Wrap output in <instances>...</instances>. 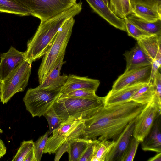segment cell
Returning a JSON list of instances; mask_svg holds the SVG:
<instances>
[{
	"mask_svg": "<svg viewBox=\"0 0 161 161\" xmlns=\"http://www.w3.org/2000/svg\"><path fill=\"white\" fill-rule=\"evenodd\" d=\"M146 104L130 101L103 106L92 117L84 120L82 138L115 141Z\"/></svg>",
	"mask_w": 161,
	"mask_h": 161,
	"instance_id": "cell-1",
	"label": "cell"
},
{
	"mask_svg": "<svg viewBox=\"0 0 161 161\" xmlns=\"http://www.w3.org/2000/svg\"><path fill=\"white\" fill-rule=\"evenodd\" d=\"M82 4L81 2L77 3L68 9L41 22L35 34L27 42L25 59L32 63L43 57L64 24L81 11Z\"/></svg>",
	"mask_w": 161,
	"mask_h": 161,
	"instance_id": "cell-2",
	"label": "cell"
},
{
	"mask_svg": "<svg viewBox=\"0 0 161 161\" xmlns=\"http://www.w3.org/2000/svg\"><path fill=\"white\" fill-rule=\"evenodd\" d=\"M105 97L86 98L59 93L52 106L63 121L67 119L86 120L104 106Z\"/></svg>",
	"mask_w": 161,
	"mask_h": 161,
	"instance_id": "cell-3",
	"label": "cell"
},
{
	"mask_svg": "<svg viewBox=\"0 0 161 161\" xmlns=\"http://www.w3.org/2000/svg\"><path fill=\"white\" fill-rule=\"evenodd\" d=\"M75 21L74 17H72L68 19L64 24L43 56L38 71L40 84L43 81L61 59L64 57Z\"/></svg>",
	"mask_w": 161,
	"mask_h": 161,
	"instance_id": "cell-4",
	"label": "cell"
},
{
	"mask_svg": "<svg viewBox=\"0 0 161 161\" xmlns=\"http://www.w3.org/2000/svg\"><path fill=\"white\" fill-rule=\"evenodd\" d=\"M27 10L30 15L44 21L68 9L76 0H12Z\"/></svg>",
	"mask_w": 161,
	"mask_h": 161,
	"instance_id": "cell-5",
	"label": "cell"
},
{
	"mask_svg": "<svg viewBox=\"0 0 161 161\" xmlns=\"http://www.w3.org/2000/svg\"><path fill=\"white\" fill-rule=\"evenodd\" d=\"M32 64L25 59L2 81L0 99L3 104L6 103L17 93L25 90L28 85Z\"/></svg>",
	"mask_w": 161,
	"mask_h": 161,
	"instance_id": "cell-6",
	"label": "cell"
},
{
	"mask_svg": "<svg viewBox=\"0 0 161 161\" xmlns=\"http://www.w3.org/2000/svg\"><path fill=\"white\" fill-rule=\"evenodd\" d=\"M82 119H68L63 121L59 127L48 137L43 153H55L58 149L66 140L82 138L84 127Z\"/></svg>",
	"mask_w": 161,
	"mask_h": 161,
	"instance_id": "cell-7",
	"label": "cell"
},
{
	"mask_svg": "<svg viewBox=\"0 0 161 161\" xmlns=\"http://www.w3.org/2000/svg\"><path fill=\"white\" fill-rule=\"evenodd\" d=\"M60 92L29 88L23 98L26 109L32 117H40L52 106Z\"/></svg>",
	"mask_w": 161,
	"mask_h": 161,
	"instance_id": "cell-8",
	"label": "cell"
},
{
	"mask_svg": "<svg viewBox=\"0 0 161 161\" xmlns=\"http://www.w3.org/2000/svg\"><path fill=\"white\" fill-rule=\"evenodd\" d=\"M160 110L154 102L147 104L135 119L132 136L142 142L150 132Z\"/></svg>",
	"mask_w": 161,
	"mask_h": 161,
	"instance_id": "cell-9",
	"label": "cell"
},
{
	"mask_svg": "<svg viewBox=\"0 0 161 161\" xmlns=\"http://www.w3.org/2000/svg\"><path fill=\"white\" fill-rule=\"evenodd\" d=\"M152 64L124 72L114 82L111 90L114 91L136 84L149 83Z\"/></svg>",
	"mask_w": 161,
	"mask_h": 161,
	"instance_id": "cell-10",
	"label": "cell"
},
{
	"mask_svg": "<svg viewBox=\"0 0 161 161\" xmlns=\"http://www.w3.org/2000/svg\"><path fill=\"white\" fill-rule=\"evenodd\" d=\"M135 119L128 124L115 140L105 161H121L133 135Z\"/></svg>",
	"mask_w": 161,
	"mask_h": 161,
	"instance_id": "cell-11",
	"label": "cell"
},
{
	"mask_svg": "<svg viewBox=\"0 0 161 161\" xmlns=\"http://www.w3.org/2000/svg\"><path fill=\"white\" fill-rule=\"evenodd\" d=\"M25 59V52L11 46L8 51L0 56V79L2 81L20 63Z\"/></svg>",
	"mask_w": 161,
	"mask_h": 161,
	"instance_id": "cell-12",
	"label": "cell"
},
{
	"mask_svg": "<svg viewBox=\"0 0 161 161\" xmlns=\"http://www.w3.org/2000/svg\"><path fill=\"white\" fill-rule=\"evenodd\" d=\"M97 79L70 74L62 87L60 93L66 94L74 90L85 89L96 92L100 85Z\"/></svg>",
	"mask_w": 161,
	"mask_h": 161,
	"instance_id": "cell-13",
	"label": "cell"
},
{
	"mask_svg": "<svg viewBox=\"0 0 161 161\" xmlns=\"http://www.w3.org/2000/svg\"><path fill=\"white\" fill-rule=\"evenodd\" d=\"M93 11L111 25L126 32L124 19L117 16L103 0H86Z\"/></svg>",
	"mask_w": 161,
	"mask_h": 161,
	"instance_id": "cell-14",
	"label": "cell"
},
{
	"mask_svg": "<svg viewBox=\"0 0 161 161\" xmlns=\"http://www.w3.org/2000/svg\"><path fill=\"white\" fill-rule=\"evenodd\" d=\"M64 58H63L61 59L58 64L50 72L43 81L36 87L37 88L60 92L68 76L66 75H60V71L64 63Z\"/></svg>",
	"mask_w": 161,
	"mask_h": 161,
	"instance_id": "cell-15",
	"label": "cell"
},
{
	"mask_svg": "<svg viewBox=\"0 0 161 161\" xmlns=\"http://www.w3.org/2000/svg\"><path fill=\"white\" fill-rule=\"evenodd\" d=\"M123 55L126 63L125 72L151 65L153 61L137 43L130 50L125 51Z\"/></svg>",
	"mask_w": 161,
	"mask_h": 161,
	"instance_id": "cell-16",
	"label": "cell"
},
{
	"mask_svg": "<svg viewBox=\"0 0 161 161\" xmlns=\"http://www.w3.org/2000/svg\"><path fill=\"white\" fill-rule=\"evenodd\" d=\"M141 142L144 151L161 152V114L158 116L150 132Z\"/></svg>",
	"mask_w": 161,
	"mask_h": 161,
	"instance_id": "cell-17",
	"label": "cell"
},
{
	"mask_svg": "<svg viewBox=\"0 0 161 161\" xmlns=\"http://www.w3.org/2000/svg\"><path fill=\"white\" fill-rule=\"evenodd\" d=\"M145 84L128 86L119 90L109 91L105 97L104 106H108L129 101L136 92Z\"/></svg>",
	"mask_w": 161,
	"mask_h": 161,
	"instance_id": "cell-18",
	"label": "cell"
},
{
	"mask_svg": "<svg viewBox=\"0 0 161 161\" xmlns=\"http://www.w3.org/2000/svg\"><path fill=\"white\" fill-rule=\"evenodd\" d=\"M137 41L146 54L153 61L155 60L158 53L161 52V35H151Z\"/></svg>",
	"mask_w": 161,
	"mask_h": 161,
	"instance_id": "cell-19",
	"label": "cell"
},
{
	"mask_svg": "<svg viewBox=\"0 0 161 161\" xmlns=\"http://www.w3.org/2000/svg\"><path fill=\"white\" fill-rule=\"evenodd\" d=\"M127 18L134 25L149 34L161 35V19L150 22L137 17L132 13Z\"/></svg>",
	"mask_w": 161,
	"mask_h": 161,
	"instance_id": "cell-20",
	"label": "cell"
},
{
	"mask_svg": "<svg viewBox=\"0 0 161 161\" xmlns=\"http://www.w3.org/2000/svg\"><path fill=\"white\" fill-rule=\"evenodd\" d=\"M91 139L82 138L70 140L68 151L69 161H79Z\"/></svg>",
	"mask_w": 161,
	"mask_h": 161,
	"instance_id": "cell-21",
	"label": "cell"
},
{
	"mask_svg": "<svg viewBox=\"0 0 161 161\" xmlns=\"http://www.w3.org/2000/svg\"><path fill=\"white\" fill-rule=\"evenodd\" d=\"M132 13L137 17L150 22L161 19V10L142 4L135 5L132 8Z\"/></svg>",
	"mask_w": 161,
	"mask_h": 161,
	"instance_id": "cell-22",
	"label": "cell"
},
{
	"mask_svg": "<svg viewBox=\"0 0 161 161\" xmlns=\"http://www.w3.org/2000/svg\"><path fill=\"white\" fill-rule=\"evenodd\" d=\"M153 84L149 83L144 84L134 95L129 101H132L142 104L153 102L155 96Z\"/></svg>",
	"mask_w": 161,
	"mask_h": 161,
	"instance_id": "cell-23",
	"label": "cell"
},
{
	"mask_svg": "<svg viewBox=\"0 0 161 161\" xmlns=\"http://www.w3.org/2000/svg\"><path fill=\"white\" fill-rule=\"evenodd\" d=\"M115 142L114 140L100 141L98 140L90 161H105Z\"/></svg>",
	"mask_w": 161,
	"mask_h": 161,
	"instance_id": "cell-24",
	"label": "cell"
},
{
	"mask_svg": "<svg viewBox=\"0 0 161 161\" xmlns=\"http://www.w3.org/2000/svg\"><path fill=\"white\" fill-rule=\"evenodd\" d=\"M109 7L118 17L124 19L132 13L129 0H110Z\"/></svg>",
	"mask_w": 161,
	"mask_h": 161,
	"instance_id": "cell-25",
	"label": "cell"
},
{
	"mask_svg": "<svg viewBox=\"0 0 161 161\" xmlns=\"http://www.w3.org/2000/svg\"><path fill=\"white\" fill-rule=\"evenodd\" d=\"M0 12L20 16L30 15L29 12L12 0H0Z\"/></svg>",
	"mask_w": 161,
	"mask_h": 161,
	"instance_id": "cell-26",
	"label": "cell"
},
{
	"mask_svg": "<svg viewBox=\"0 0 161 161\" xmlns=\"http://www.w3.org/2000/svg\"><path fill=\"white\" fill-rule=\"evenodd\" d=\"M43 116L46 118L48 122L49 134L58 128L63 121L52 106L44 113Z\"/></svg>",
	"mask_w": 161,
	"mask_h": 161,
	"instance_id": "cell-27",
	"label": "cell"
},
{
	"mask_svg": "<svg viewBox=\"0 0 161 161\" xmlns=\"http://www.w3.org/2000/svg\"><path fill=\"white\" fill-rule=\"evenodd\" d=\"M124 19L126 32L129 36L133 37L137 41L141 38L151 35L134 25L128 19L127 17Z\"/></svg>",
	"mask_w": 161,
	"mask_h": 161,
	"instance_id": "cell-28",
	"label": "cell"
},
{
	"mask_svg": "<svg viewBox=\"0 0 161 161\" xmlns=\"http://www.w3.org/2000/svg\"><path fill=\"white\" fill-rule=\"evenodd\" d=\"M34 145V142L32 140L23 141L12 161H24Z\"/></svg>",
	"mask_w": 161,
	"mask_h": 161,
	"instance_id": "cell-29",
	"label": "cell"
},
{
	"mask_svg": "<svg viewBox=\"0 0 161 161\" xmlns=\"http://www.w3.org/2000/svg\"><path fill=\"white\" fill-rule=\"evenodd\" d=\"M49 134V130L34 142L36 157L37 161H40L43 154Z\"/></svg>",
	"mask_w": 161,
	"mask_h": 161,
	"instance_id": "cell-30",
	"label": "cell"
},
{
	"mask_svg": "<svg viewBox=\"0 0 161 161\" xmlns=\"http://www.w3.org/2000/svg\"><path fill=\"white\" fill-rule=\"evenodd\" d=\"M140 142L133 136L131 138L121 161H132Z\"/></svg>",
	"mask_w": 161,
	"mask_h": 161,
	"instance_id": "cell-31",
	"label": "cell"
},
{
	"mask_svg": "<svg viewBox=\"0 0 161 161\" xmlns=\"http://www.w3.org/2000/svg\"><path fill=\"white\" fill-rule=\"evenodd\" d=\"M155 96L153 102L160 110H161V75L159 70L157 72L154 80Z\"/></svg>",
	"mask_w": 161,
	"mask_h": 161,
	"instance_id": "cell-32",
	"label": "cell"
},
{
	"mask_svg": "<svg viewBox=\"0 0 161 161\" xmlns=\"http://www.w3.org/2000/svg\"><path fill=\"white\" fill-rule=\"evenodd\" d=\"M95 92L85 89H78L71 91L66 94L73 97L92 98L97 96Z\"/></svg>",
	"mask_w": 161,
	"mask_h": 161,
	"instance_id": "cell-33",
	"label": "cell"
},
{
	"mask_svg": "<svg viewBox=\"0 0 161 161\" xmlns=\"http://www.w3.org/2000/svg\"><path fill=\"white\" fill-rule=\"evenodd\" d=\"M98 141V140L97 139H91L79 161H90L93 155L95 148Z\"/></svg>",
	"mask_w": 161,
	"mask_h": 161,
	"instance_id": "cell-34",
	"label": "cell"
},
{
	"mask_svg": "<svg viewBox=\"0 0 161 161\" xmlns=\"http://www.w3.org/2000/svg\"><path fill=\"white\" fill-rule=\"evenodd\" d=\"M132 8L136 4H142L161 10V0H129Z\"/></svg>",
	"mask_w": 161,
	"mask_h": 161,
	"instance_id": "cell-35",
	"label": "cell"
},
{
	"mask_svg": "<svg viewBox=\"0 0 161 161\" xmlns=\"http://www.w3.org/2000/svg\"><path fill=\"white\" fill-rule=\"evenodd\" d=\"M161 53L157 55L155 59L153 61L152 64L151 76L149 83L153 84L156 74L161 67Z\"/></svg>",
	"mask_w": 161,
	"mask_h": 161,
	"instance_id": "cell-36",
	"label": "cell"
},
{
	"mask_svg": "<svg viewBox=\"0 0 161 161\" xmlns=\"http://www.w3.org/2000/svg\"><path fill=\"white\" fill-rule=\"evenodd\" d=\"M69 140L66 141L55 152V155L54 160L58 161L63 155L66 152H68L69 144Z\"/></svg>",
	"mask_w": 161,
	"mask_h": 161,
	"instance_id": "cell-37",
	"label": "cell"
},
{
	"mask_svg": "<svg viewBox=\"0 0 161 161\" xmlns=\"http://www.w3.org/2000/svg\"><path fill=\"white\" fill-rule=\"evenodd\" d=\"M24 161H37L34 145L31 149L27 155Z\"/></svg>",
	"mask_w": 161,
	"mask_h": 161,
	"instance_id": "cell-38",
	"label": "cell"
},
{
	"mask_svg": "<svg viewBox=\"0 0 161 161\" xmlns=\"http://www.w3.org/2000/svg\"><path fill=\"white\" fill-rule=\"evenodd\" d=\"M7 148L3 141L0 138V159L6 153Z\"/></svg>",
	"mask_w": 161,
	"mask_h": 161,
	"instance_id": "cell-39",
	"label": "cell"
},
{
	"mask_svg": "<svg viewBox=\"0 0 161 161\" xmlns=\"http://www.w3.org/2000/svg\"><path fill=\"white\" fill-rule=\"evenodd\" d=\"M148 161H161V153H158L154 156L149 158Z\"/></svg>",
	"mask_w": 161,
	"mask_h": 161,
	"instance_id": "cell-40",
	"label": "cell"
},
{
	"mask_svg": "<svg viewBox=\"0 0 161 161\" xmlns=\"http://www.w3.org/2000/svg\"><path fill=\"white\" fill-rule=\"evenodd\" d=\"M106 4L109 7V2L108 0H103Z\"/></svg>",
	"mask_w": 161,
	"mask_h": 161,
	"instance_id": "cell-41",
	"label": "cell"
},
{
	"mask_svg": "<svg viewBox=\"0 0 161 161\" xmlns=\"http://www.w3.org/2000/svg\"><path fill=\"white\" fill-rule=\"evenodd\" d=\"M2 80L0 79V98L1 97V86H2Z\"/></svg>",
	"mask_w": 161,
	"mask_h": 161,
	"instance_id": "cell-42",
	"label": "cell"
},
{
	"mask_svg": "<svg viewBox=\"0 0 161 161\" xmlns=\"http://www.w3.org/2000/svg\"></svg>",
	"mask_w": 161,
	"mask_h": 161,
	"instance_id": "cell-43",
	"label": "cell"
}]
</instances>
